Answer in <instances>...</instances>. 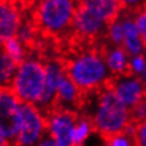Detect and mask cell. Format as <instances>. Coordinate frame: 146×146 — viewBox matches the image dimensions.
I'll return each mask as SVG.
<instances>
[{
	"mask_svg": "<svg viewBox=\"0 0 146 146\" xmlns=\"http://www.w3.org/2000/svg\"><path fill=\"white\" fill-rule=\"evenodd\" d=\"M139 78L141 79L142 84H144V86H145V88H146V71H145L144 73H142V74H141V76H140V77H139Z\"/></svg>",
	"mask_w": 146,
	"mask_h": 146,
	"instance_id": "f1b7e54d",
	"label": "cell"
},
{
	"mask_svg": "<svg viewBox=\"0 0 146 146\" xmlns=\"http://www.w3.org/2000/svg\"><path fill=\"white\" fill-rule=\"evenodd\" d=\"M133 16H134V21L136 24L137 30L140 32L142 43H144L145 50H146V5L137 9L136 11H134Z\"/></svg>",
	"mask_w": 146,
	"mask_h": 146,
	"instance_id": "7402d4cb",
	"label": "cell"
},
{
	"mask_svg": "<svg viewBox=\"0 0 146 146\" xmlns=\"http://www.w3.org/2000/svg\"><path fill=\"white\" fill-rule=\"evenodd\" d=\"M37 146H57V144L52 140V139H50L48 136H46L43 140H41V142H40Z\"/></svg>",
	"mask_w": 146,
	"mask_h": 146,
	"instance_id": "83f0119b",
	"label": "cell"
},
{
	"mask_svg": "<svg viewBox=\"0 0 146 146\" xmlns=\"http://www.w3.org/2000/svg\"><path fill=\"white\" fill-rule=\"evenodd\" d=\"M92 94L94 99L89 114L86 115L92 120L96 133L104 139L124 133L133 123L130 109L119 100L109 86Z\"/></svg>",
	"mask_w": 146,
	"mask_h": 146,
	"instance_id": "7a4b0ae2",
	"label": "cell"
},
{
	"mask_svg": "<svg viewBox=\"0 0 146 146\" xmlns=\"http://www.w3.org/2000/svg\"><path fill=\"white\" fill-rule=\"evenodd\" d=\"M21 102L10 88H0V124L6 129L11 140L15 135V123Z\"/></svg>",
	"mask_w": 146,
	"mask_h": 146,
	"instance_id": "8fae6325",
	"label": "cell"
},
{
	"mask_svg": "<svg viewBox=\"0 0 146 146\" xmlns=\"http://www.w3.org/2000/svg\"><path fill=\"white\" fill-rule=\"evenodd\" d=\"M83 97L84 94L81 92V89L73 83V81L67 74L61 78L57 88L56 107L77 111V109L81 107L83 102Z\"/></svg>",
	"mask_w": 146,
	"mask_h": 146,
	"instance_id": "4fadbf2b",
	"label": "cell"
},
{
	"mask_svg": "<svg viewBox=\"0 0 146 146\" xmlns=\"http://www.w3.org/2000/svg\"><path fill=\"white\" fill-rule=\"evenodd\" d=\"M146 71V53L137 54V56L130 57L129 62V73L140 77Z\"/></svg>",
	"mask_w": 146,
	"mask_h": 146,
	"instance_id": "603a6c76",
	"label": "cell"
},
{
	"mask_svg": "<svg viewBox=\"0 0 146 146\" xmlns=\"http://www.w3.org/2000/svg\"><path fill=\"white\" fill-rule=\"evenodd\" d=\"M64 66L67 76L84 96L108 87L113 78L105 63L103 51L98 48L77 51Z\"/></svg>",
	"mask_w": 146,
	"mask_h": 146,
	"instance_id": "6da1fadb",
	"label": "cell"
},
{
	"mask_svg": "<svg viewBox=\"0 0 146 146\" xmlns=\"http://www.w3.org/2000/svg\"><path fill=\"white\" fill-rule=\"evenodd\" d=\"M109 87L119 100L130 110L146 97V88L141 79L131 73L111 78Z\"/></svg>",
	"mask_w": 146,
	"mask_h": 146,
	"instance_id": "52a82bcc",
	"label": "cell"
},
{
	"mask_svg": "<svg viewBox=\"0 0 146 146\" xmlns=\"http://www.w3.org/2000/svg\"><path fill=\"white\" fill-rule=\"evenodd\" d=\"M45 72H46V83H45V92L41 98V102L37 105L42 111L48 113L51 109L56 107V98H57V88L60 81L63 76L67 74L66 66L60 60H48L45 62Z\"/></svg>",
	"mask_w": 146,
	"mask_h": 146,
	"instance_id": "9c48e42d",
	"label": "cell"
},
{
	"mask_svg": "<svg viewBox=\"0 0 146 146\" xmlns=\"http://www.w3.org/2000/svg\"><path fill=\"white\" fill-rule=\"evenodd\" d=\"M130 113H131V121L134 124H139L146 120V97L139 104L135 105L130 110Z\"/></svg>",
	"mask_w": 146,
	"mask_h": 146,
	"instance_id": "cb8c5ba5",
	"label": "cell"
},
{
	"mask_svg": "<svg viewBox=\"0 0 146 146\" xmlns=\"http://www.w3.org/2000/svg\"><path fill=\"white\" fill-rule=\"evenodd\" d=\"M17 67L19 63L14 61L0 46V88H10Z\"/></svg>",
	"mask_w": 146,
	"mask_h": 146,
	"instance_id": "e0dca14e",
	"label": "cell"
},
{
	"mask_svg": "<svg viewBox=\"0 0 146 146\" xmlns=\"http://www.w3.org/2000/svg\"><path fill=\"white\" fill-rule=\"evenodd\" d=\"M46 136V113L36 105L21 103L15 123L13 146H37Z\"/></svg>",
	"mask_w": 146,
	"mask_h": 146,
	"instance_id": "5b68a950",
	"label": "cell"
},
{
	"mask_svg": "<svg viewBox=\"0 0 146 146\" xmlns=\"http://www.w3.org/2000/svg\"><path fill=\"white\" fill-rule=\"evenodd\" d=\"M45 62L36 56H27L19 63L10 89L21 103L37 105L45 92Z\"/></svg>",
	"mask_w": 146,
	"mask_h": 146,
	"instance_id": "277c9868",
	"label": "cell"
},
{
	"mask_svg": "<svg viewBox=\"0 0 146 146\" xmlns=\"http://www.w3.org/2000/svg\"><path fill=\"white\" fill-rule=\"evenodd\" d=\"M26 1H27V3H31V4H34V5H36V4H37V3L40 1V0H26Z\"/></svg>",
	"mask_w": 146,
	"mask_h": 146,
	"instance_id": "f546056e",
	"label": "cell"
},
{
	"mask_svg": "<svg viewBox=\"0 0 146 146\" xmlns=\"http://www.w3.org/2000/svg\"><path fill=\"white\" fill-rule=\"evenodd\" d=\"M118 3L120 4L123 10L131 13L136 11L137 9L146 5V0H118Z\"/></svg>",
	"mask_w": 146,
	"mask_h": 146,
	"instance_id": "484cf974",
	"label": "cell"
},
{
	"mask_svg": "<svg viewBox=\"0 0 146 146\" xmlns=\"http://www.w3.org/2000/svg\"><path fill=\"white\" fill-rule=\"evenodd\" d=\"M78 3L108 24L118 19L123 11L118 0H78Z\"/></svg>",
	"mask_w": 146,
	"mask_h": 146,
	"instance_id": "9a60e30c",
	"label": "cell"
},
{
	"mask_svg": "<svg viewBox=\"0 0 146 146\" xmlns=\"http://www.w3.org/2000/svg\"><path fill=\"white\" fill-rule=\"evenodd\" d=\"M104 37L107 40V45L109 46H120V47L123 46L124 29H123V23L120 20V16L118 19L113 20L111 23H109Z\"/></svg>",
	"mask_w": 146,
	"mask_h": 146,
	"instance_id": "ffe728a7",
	"label": "cell"
},
{
	"mask_svg": "<svg viewBox=\"0 0 146 146\" xmlns=\"http://www.w3.org/2000/svg\"><path fill=\"white\" fill-rule=\"evenodd\" d=\"M78 0H40L35 5L34 21L40 31L52 37L72 34Z\"/></svg>",
	"mask_w": 146,
	"mask_h": 146,
	"instance_id": "3957f363",
	"label": "cell"
},
{
	"mask_svg": "<svg viewBox=\"0 0 146 146\" xmlns=\"http://www.w3.org/2000/svg\"><path fill=\"white\" fill-rule=\"evenodd\" d=\"M0 146H13L11 137L1 124H0Z\"/></svg>",
	"mask_w": 146,
	"mask_h": 146,
	"instance_id": "4316f807",
	"label": "cell"
},
{
	"mask_svg": "<svg viewBox=\"0 0 146 146\" xmlns=\"http://www.w3.org/2000/svg\"><path fill=\"white\" fill-rule=\"evenodd\" d=\"M78 113L54 107L46 113L47 136L57 146H73V131L78 119Z\"/></svg>",
	"mask_w": 146,
	"mask_h": 146,
	"instance_id": "8992f818",
	"label": "cell"
},
{
	"mask_svg": "<svg viewBox=\"0 0 146 146\" xmlns=\"http://www.w3.org/2000/svg\"><path fill=\"white\" fill-rule=\"evenodd\" d=\"M102 51H103L107 67L113 78L129 73L130 56L123 47L107 45V47Z\"/></svg>",
	"mask_w": 146,
	"mask_h": 146,
	"instance_id": "5bb4252c",
	"label": "cell"
},
{
	"mask_svg": "<svg viewBox=\"0 0 146 146\" xmlns=\"http://www.w3.org/2000/svg\"><path fill=\"white\" fill-rule=\"evenodd\" d=\"M23 19V11L16 0H0V46L15 37Z\"/></svg>",
	"mask_w": 146,
	"mask_h": 146,
	"instance_id": "30bf717a",
	"label": "cell"
},
{
	"mask_svg": "<svg viewBox=\"0 0 146 146\" xmlns=\"http://www.w3.org/2000/svg\"><path fill=\"white\" fill-rule=\"evenodd\" d=\"M1 47L4 48V51L13 58L14 61L17 62V63H21V62H23L25 58L29 56L27 46L24 45V43L21 42L16 36L15 37H13V38H10V40H8V41H6Z\"/></svg>",
	"mask_w": 146,
	"mask_h": 146,
	"instance_id": "d6986e66",
	"label": "cell"
},
{
	"mask_svg": "<svg viewBox=\"0 0 146 146\" xmlns=\"http://www.w3.org/2000/svg\"><path fill=\"white\" fill-rule=\"evenodd\" d=\"M94 134L96 130L89 116L86 114L78 115L74 131H73V146H86Z\"/></svg>",
	"mask_w": 146,
	"mask_h": 146,
	"instance_id": "2e32d148",
	"label": "cell"
},
{
	"mask_svg": "<svg viewBox=\"0 0 146 146\" xmlns=\"http://www.w3.org/2000/svg\"><path fill=\"white\" fill-rule=\"evenodd\" d=\"M104 146H136V145H135L134 136H131V135L124 131V133L104 139Z\"/></svg>",
	"mask_w": 146,
	"mask_h": 146,
	"instance_id": "44dd1931",
	"label": "cell"
},
{
	"mask_svg": "<svg viewBox=\"0 0 146 146\" xmlns=\"http://www.w3.org/2000/svg\"><path fill=\"white\" fill-rule=\"evenodd\" d=\"M134 140L136 146H146V120L135 124Z\"/></svg>",
	"mask_w": 146,
	"mask_h": 146,
	"instance_id": "d4e9b609",
	"label": "cell"
},
{
	"mask_svg": "<svg viewBox=\"0 0 146 146\" xmlns=\"http://www.w3.org/2000/svg\"><path fill=\"white\" fill-rule=\"evenodd\" d=\"M120 20L123 23V29H124V42L121 47L126 51V53L130 57L146 53L140 32H139L136 24L134 21L133 13L123 10L121 14H120Z\"/></svg>",
	"mask_w": 146,
	"mask_h": 146,
	"instance_id": "7c38bea8",
	"label": "cell"
},
{
	"mask_svg": "<svg viewBox=\"0 0 146 146\" xmlns=\"http://www.w3.org/2000/svg\"><path fill=\"white\" fill-rule=\"evenodd\" d=\"M37 32H38V29L36 26L34 19H25L24 17L20 24L19 30H17L16 37L19 38L24 45H26L29 47L35 42Z\"/></svg>",
	"mask_w": 146,
	"mask_h": 146,
	"instance_id": "ac0fdd59",
	"label": "cell"
},
{
	"mask_svg": "<svg viewBox=\"0 0 146 146\" xmlns=\"http://www.w3.org/2000/svg\"><path fill=\"white\" fill-rule=\"evenodd\" d=\"M108 25V23L102 20L96 14L78 5L74 21H73L72 34L84 41H94L104 37Z\"/></svg>",
	"mask_w": 146,
	"mask_h": 146,
	"instance_id": "ba28073f",
	"label": "cell"
}]
</instances>
